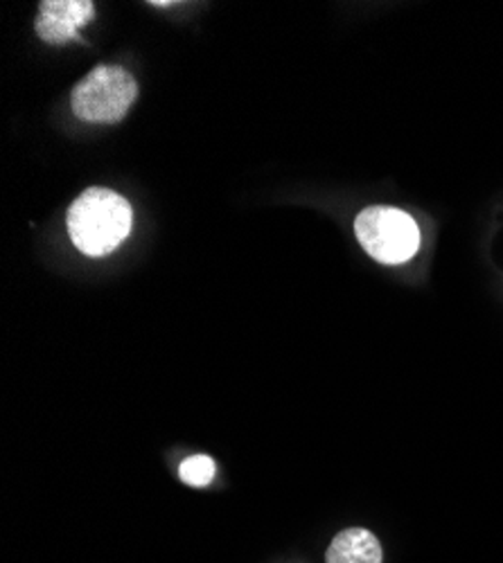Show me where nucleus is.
<instances>
[{"mask_svg": "<svg viewBox=\"0 0 503 563\" xmlns=\"http://www.w3.org/2000/svg\"><path fill=\"white\" fill-rule=\"evenodd\" d=\"M131 206L107 187H88L68 208L66 223L73 244L88 257L113 253L131 230Z\"/></svg>", "mask_w": 503, "mask_h": 563, "instance_id": "f257e3e1", "label": "nucleus"}, {"mask_svg": "<svg viewBox=\"0 0 503 563\" xmlns=\"http://www.w3.org/2000/svg\"><path fill=\"white\" fill-rule=\"evenodd\" d=\"M354 232L363 251L382 264H402L420 249L418 223L397 208H365L354 221Z\"/></svg>", "mask_w": 503, "mask_h": 563, "instance_id": "f03ea898", "label": "nucleus"}, {"mask_svg": "<svg viewBox=\"0 0 503 563\" xmlns=\"http://www.w3.org/2000/svg\"><path fill=\"white\" fill-rule=\"evenodd\" d=\"M139 96L135 79L120 66H98L73 90L70 107L84 122L113 124L120 122Z\"/></svg>", "mask_w": 503, "mask_h": 563, "instance_id": "7ed1b4c3", "label": "nucleus"}, {"mask_svg": "<svg viewBox=\"0 0 503 563\" xmlns=\"http://www.w3.org/2000/svg\"><path fill=\"white\" fill-rule=\"evenodd\" d=\"M94 16L90 0H43L36 19V34L48 43H66L77 38V30Z\"/></svg>", "mask_w": 503, "mask_h": 563, "instance_id": "20e7f679", "label": "nucleus"}, {"mask_svg": "<svg viewBox=\"0 0 503 563\" xmlns=\"http://www.w3.org/2000/svg\"><path fill=\"white\" fill-rule=\"evenodd\" d=\"M328 563H382V545L373 532L350 528L332 539Z\"/></svg>", "mask_w": 503, "mask_h": 563, "instance_id": "39448f33", "label": "nucleus"}, {"mask_svg": "<svg viewBox=\"0 0 503 563\" xmlns=\"http://www.w3.org/2000/svg\"><path fill=\"white\" fill-rule=\"evenodd\" d=\"M181 481L193 487H206L215 478V462L208 455H193L178 468Z\"/></svg>", "mask_w": 503, "mask_h": 563, "instance_id": "423d86ee", "label": "nucleus"}]
</instances>
